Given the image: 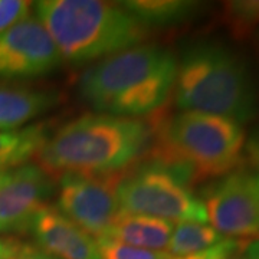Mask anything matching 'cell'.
<instances>
[{"instance_id":"obj_26","label":"cell","mask_w":259,"mask_h":259,"mask_svg":"<svg viewBox=\"0 0 259 259\" xmlns=\"http://www.w3.org/2000/svg\"><path fill=\"white\" fill-rule=\"evenodd\" d=\"M226 259H246V258H241V256H239V253H236V255H232V256H229V258H226Z\"/></svg>"},{"instance_id":"obj_20","label":"cell","mask_w":259,"mask_h":259,"mask_svg":"<svg viewBox=\"0 0 259 259\" xmlns=\"http://www.w3.org/2000/svg\"><path fill=\"white\" fill-rule=\"evenodd\" d=\"M30 2L23 0H0V33L26 18L30 12Z\"/></svg>"},{"instance_id":"obj_2","label":"cell","mask_w":259,"mask_h":259,"mask_svg":"<svg viewBox=\"0 0 259 259\" xmlns=\"http://www.w3.org/2000/svg\"><path fill=\"white\" fill-rule=\"evenodd\" d=\"M153 130L139 118L85 114L49 136L36 153L48 175H111L151 146Z\"/></svg>"},{"instance_id":"obj_18","label":"cell","mask_w":259,"mask_h":259,"mask_svg":"<svg viewBox=\"0 0 259 259\" xmlns=\"http://www.w3.org/2000/svg\"><path fill=\"white\" fill-rule=\"evenodd\" d=\"M102 259H170L166 250H150L111 239H97Z\"/></svg>"},{"instance_id":"obj_5","label":"cell","mask_w":259,"mask_h":259,"mask_svg":"<svg viewBox=\"0 0 259 259\" xmlns=\"http://www.w3.org/2000/svg\"><path fill=\"white\" fill-rule=\"evenodd\" d=\"M64 61L85 64L141 45L148 28L121 6L98 0H42L33 3Z\"/></svg>"},{"instance_id":"obj_16","label":"cell","mask_w":259,"mask_h":259,"mask_svg":"<svg viewBox=\"0 0 259 259\" xmlns=\"http://www.w3.org/2000/svg\"><path fill=\"white\" fill-rule=\"evenodd\" d=\"M225 238L206 223L183 222L175 226L167 252L171 256H187L199 253L222 242Z\"/></svg>"},{"instance_id":"obj_9","label":"cell","mask_w":259,"mask_h":259,"mask_svg":"<svg viewBox=\"0 0 259 259\" xmlns=\"http://www.w3.org/2000/svg\"><path fill=\"white\" fill-rule=\"evenodd\" d=\"M62 62L55 42L36 16L28 15L0 33V79L44 76Z\"/></svg>"},{"instance_id":"obj_13","label":"cell","mask_w":259,"mask_h":259,"mask_svg":"<svg viewBox=\"0 0 259 259\" xmlns=\"http://www.w3.org/2000/svg\"><path fill=\"white\" fill-rule=\"evenodd\" d=\"M59 95L25 87L0 85V131H15L54 108Z\"/></svg>"},{"instance_id":"obj_12","label":"cell","mask_w":259,"mask_h":259,"mask_svg":"<svg viewBox=\"0 0 259 259\" xmlns=\"http://www.w3.org/2000/svg\"><path fill=\"white\" fill-rule=\"evenodd\" d=\"M175 225L163 219L120 212L100 239H111L150 250H166Z\"/></svg>"},{"instance_id":"obj_15","label":"cell","mask_w":259,"mask_h":259,"mask_svg":"<svg viewBox=\"0 0 259 259\" xmlns=\"http://www.w3.org/2000/svg\"><path fill=\"white\" fill-rule=\"evenodd\" d=\"M47 139L48 133L42 124L15 131H0V166L13 168L25 164L28 158L36 156Z\"/></svg>"},{"instance_id":"obj_1","label":"cell","mask_w":259,"mask_h":259,"mask_svg":"<svg viewBox=\"0 0 259 259\" xmlns=\"http://www.w3.org/2000/svg\"><path fill=\"white\" fill-rule=\"evenodd\" d=\"M176 71L177 59L168 49L139 45L90 66L79 78L78 93L101 114L137 118L167 101Z\"/></svg>"},{"instance_id":"obj_4","label":"cell","mask_w":259,"mask_h":259,"mask_svg":"<svg viewBox=\"0 0 259 259\" xmlns=\"http://www.w3.org/2000/svg\"><path fill=\"white\" fill-rule=\"evenodd\" d=\"M246 136L239 122L203 112L180 111L153 133V161L171 167L190 186L232 173L242 163Z\"/></svg>"},{"instance_id":"obj_3","label":"cell","mask_w":259,"mask_h":259,"mask_svg":"<svg viewBox=\"0 0 259 259\" xmlns=\"http://www.w3.org/2000/svg\"><path fill=\"white\" fill-rule=\"evenodd\" d=\"M173 95L180 111L218 115L241 125L258 115V91L245 61L216 42H199L183 52Z\"/></svg>"},{"instance_id":"obj_22","label":"cell","mask_w":259,"mask_h":259,"mask_svg":"<svg viewBox=\"0 0 259 259\" xmlns=\"http://www.w3.org/2000/svg\"><path fill=\"white\" fill-rule=\"evenodd\" d=\"M9 259H58L40 248L32 246V245H20L18 250L10 256Z\"/></svg>"},{"instance_id":"obj_25","label":"cell","mask_w":259,"mask_h":259,"mask_svg":"<svg viewBox=\"0 0 259 259\" xmlns=\"http://www.w3.org/2000/svg\"><path fill=\"white\" fill-rule=\"evenodd\" d=\"M8 170H9V167H3V166H0V179H2V177H3V175H5V173H6V171H8Z\"/></svg>"},{"instance_id":"obj_14","label":"cell","mask_w":259,"mask_h":259,"mask_svg":"<svg viewBox=\"0 0 259 259\" xmlns=\"http://www.w3.org/2000/svg\"><path fill=\"white\" fill-rule=\"evenodd\" d=\"M120 5L146 28L185 22L199 8V3L185 0H130Z\"/></svg>"},{"instance_id":"obj_19","label":"cell","mask_w":259,"mask_h":259,"mask_svg":"<svg viewBox=\"0 0 259 259\" xmlns=\"http://www.w3.org/2000/svg\"><path fill=\"white\" fill-rule=\"evenodd\" d=\"M246 246H248V243L231 239V238H225L222 242L216 243L214 246L203 250V252L187 255V256H171L170 259H226L232 255L239 253Z\"/></svg>"},{"instance_id":"obj_11","label":"cell","mask_w":259,"mask_h":259,"mask_svg":"<svg viewBox=\"0 0 259 259\" xmlns=\"http://www.w3.org/2000/svg\"><path fill=\"white\" fill-rule=\"evenodd\" d=\"M29 231L40 249L58 259H102L97 239L66 219L54 206L42 207Z\"/></svg>"},{"instance_id":"obj_17","label":"cell","mask_w":259,"mask_h":259,"mask_svg":"<svg viewBox=\"0 0 259 259\" xmlns=\"http://www.w3.org/2000/svg\"><path fill=\"white\" fill-rule=\"evenodd\" d=\"M225 20L233 35L246 36L259 25V2H229L225 6Z\"/></svg>"},{"instance_id":"obj_6","label":"cell","mask_w":259,"mask_h":259,"mask_svg":"<svg viewBox=\"0 0 259 259\" xmlns=\"http://www.w3.org/2000/svg\"><path fill=\"white\" fill-rule=\"evenodd\" d=\"M117 197L120 210L167 222H207L203 200L171 167L151 161L121 175Z\"/></svg>"},{"instance_id":"obj_7","label":"cell","mask_w":259,"mask_h":259,"mask_svg":"<svg viewBox=\"0 0 259 259\" xmlns=\"http://www.w3.org/2000/svg\"><path fill=\"white\" fill-rule=\"evenodd\" d=\"M120 177V173L62 175L56 210L93 238L100 239L121 212L117 197Z\"/></svg>"},{"instance_id":"obj_23","label":"cell","mask_w":259,"mask_h":259,"mask_svg":"<svg viewBox=\"0 0 259 259\" xmlns=\"http://www.w3.org/2000/svg\"><path fill=\"white\" fill-rule=\"evenodd\" d=\"M20 246V243H18L13 239H6V238H0V259H9Z\"/></svg>"},{"instance_id":"obj_24","label":"cell","mask_w":259,"mask_h":259,"mask_svg":"<svg viewBox=\"0 0 259 259\" xmlns=\"http://www.w3.org/2000/svg\"><path fill=\"white\" fill-rule=\"evenodd\" d=\"M246 259H259V239L248 243L246 246Z\"/></svg>"},{"instance_id":"obj_8","label":"cell","mask_w":259,"mask_h":259,"mask_svg":"<svg viewBox=\"0 0 259 259\" xmlns=\"http://www.w3.org/2000/svg\"><path fill=\"white\" fill-rule=\"evenodd\" d=\"M207 221L228 238L259 236V173L238 170L206 192Z\"/></svg>"},{"instance_id":"obj_10","label":"cell","mask_w":259,"mask_h":259,"mask_svg":"<svg viewBox=\"0 0 259 259\" xmlns=\"http://www.w3.org/2000/svg\"><path fill=\"white\" fill-rule=\"evenodd\" d=\"M54 193V182L40 166L20 164L0 179V233L30 228Z\"/></svg>"},{"instance_id":"obj_21","label":"cell","mask_w":259,"mask_h":259,"mask_svg":"<svg viewBox=\"0 0 259 259\" xmlns=\"http://www.w3.org/2000/svg\"><path fill=\"white\" fill-rule=\"evenodd\" d=\"M243 156H246V160L253 167V170L259 173V125L253 130L250 137L245 143Z\"/></svg>"}]
</instances>
